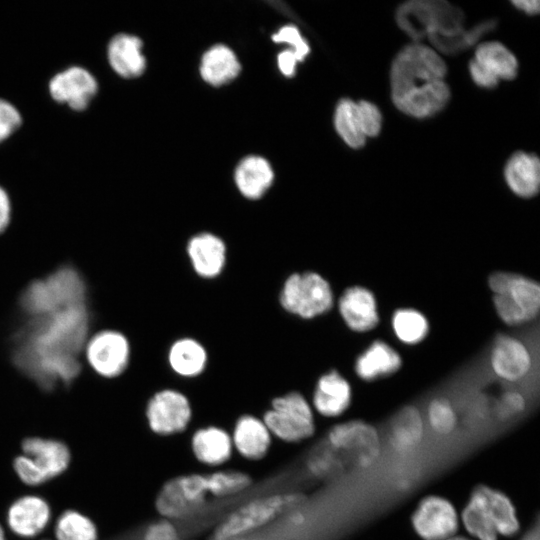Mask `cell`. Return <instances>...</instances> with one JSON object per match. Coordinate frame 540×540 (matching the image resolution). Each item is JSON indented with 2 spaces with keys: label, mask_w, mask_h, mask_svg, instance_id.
I'll return each mask as SVG.
<instances>
[{
  "label": "cell",
  "mask_w": 540,
  "mask_h": 540,
  "mask_svg": "<svg viewBox=\"0 0 540 540\" xmlns=\"http://www.w3.org/2000/svg\"><path fill=\"white\" fill-rule=\"evenodd\" d=\"M87 322L84 305L34 317L17 352L19 365L45 386L72 380L80 369L76 354Z\"/></svg>",
  "instance_id": "obj_1"
},
{
  "label": "cell",
  "mask_w": 540,
  "mask_h": 540,
  "mask_svg": "<svg viewBox=\"0 0 540 540\" xmlns=\"http://www.w3.org/2000/svg\"><path fill=\"white\" fill-rule=\"evenodd\" d=\"M303 500V495L296 492L253 498L227 514L212 531L210 540H238L294 510Z\"/></svg>",
  "instance_id": "obj_2"
},
{
  "label": "cell",
  "mask_w": 540,
  "mask_h": 540,
  "mask_svg": "<svg viewBox=\"0 0 540 540\" xmlns=\"http://www.w3.org/2000/svg\"><path fill=\"white\" fill-rule=\"evenodd\" d=\"M277 304L295 319L312 320L332 309L334 294L329 281L320 273L295 271L284 278L277 293Z\"/></svg>",
  "instance_id": "obj_3"
},
{
  "label": "cell",
  "mask_w": 540,
  "mask_h": 540,
  "mask_svg": "<svg viewBox=\"0 0 540 540\" xmlns=\"http://www.w3.org/2000/svg\"><path fill=\"white\" fill-rule=\"evenodd\" d=\"M493 303L500 319L516 326L533 320L540 308V286L526 276L495 272L489 276Z\"/></svg>",
  "instance_id": "obj_4"
},
{
  "label": "cell",
  "mask_w": 540,
  "mask_h": 540,
  "mask_svg": "<svg viewBox=\"0 0 540 540\" xmlns=\"http://www.w3.org/2000/svg\"><path fill=\"white\" fill-rule=\"evenodd\" d=\"M460 8L441 0H414L396 11L398 26L416 43L432 34L451 36L464 30Z\"/></svg>",
  "instance_id": "obj_5"
},
{
  "label": "cell",
  "mask_w": 540,
  "mask_h": 540,
  "mask_svg": "<svg viewBox=\"0 0 540 540\" xmlns=\"http://www.w3.org/2000/svg\"><path fill=\"white\" fill-rule=\"evenodd\" d=\"M85 286L79 274L62 268L32 283L22 296V306L33 317L84 305Z\"/></svg>",
  "instance_id": "obj_6"
},
{
  "label": "cell",
  "mask_w": 540,
  "mask_h": 540,
  "mask_svg": "<svg viewBox=\"0 0 540 540\" xmlns=\"http://www.w3.org/2000/svg\"><path fill=\"white\" fill-rule=\"evenodd\" d=\"M261 419L270 434L284 442H301L315 432L313 409L306 397L297 390L273 397Z\"/></svg>",
  "instance_id": "obj_7"
},
{
  "label": "cell",
  "mask_w": 540,
  "mask_h": 540,
  "mask_svg": "<svg viewBox=\"0 0 540 540\" xmlns=\"http://www.w3.org/2000/svg\"><path fill=\"white\" fill-rule=\"evenodd\" d=\"M446 73V64L436 50L416 42L407 45L391 65V98L430 82L444 80Z\"/></svg>",
  "instance_id": "obj_8"
},
{
  "label": "cell",
  "mask_w": 540,
  "mask_h": 540,
  "mask_svg": "<svg viewBox=\"0 0 540 540\" xmlns=\"http://www.w3.org/2000/svg\"><path fill=\"white\" fill-rule=\"evenodd\" d=\"M208 495L206 475H179L164 483L156 496L155 508L163 519L184 520L204 508Z\"/></svg>",
  "instance_id": "obj_9"
},
{
  "label": "cell",
  "mask_w": 540,
  "mask_h": 540,
  "mask_svg": "<svg viewBox=\"0 0 540 540\" xmlns=\"http://www.w3.org/2000/svg\"><path fill=\"white\" fill-rule=\"evenodd\" d=\"M193 409L188 396L177 388L163 387L147 401L145 417L150 430L160 436H170L186 430Z\"/></svg>",
  "instance_id": "obj_10"
},
{
  "label": "cell",
  "mask_w": 540,
  "mask_h": 540,
  "mask_svg": "<svg viewBox=\"0 0 540 540\" xmlns=\"http://www.w3.org/2000/svg\"><path fill=\"white\" fill-rule=\"evenodd\" d=\"M327 441L335 451H341L358 468L371 466L380 454V440L376 429L361 420H352L333 426Z\"/></svg>",
  "instance_id": "obj_11"
},
{
  "label": "cell",
  "mask_w": 540,
  "mask_h": 540,
  "mask_svg": "<svg viewBox=\"0 0 540 540\" xmlns=\"http://www.w3.org/2000/svg\"><path fill=\"white\" fill-rule=\"evenodd\" d=\"M184 254L190 270L198 279L213 281L226 269L228 244L215 233L201 231L187 239Z\"/></svg>",
  "instance_id": "obj_12"
},
{
  "label": "cell",
  "mask_w": 540,
  "mask_h": 540,
  "mask_svg": "<svg viewBox=\"0 0 540 540\" xmlns=\"http://www.w3.org/2000/svg\"><path fill=\"white\" fill-rule=\"evenodd\" d=\"M85 351L90 366L106 378L121 375L127 369L131 357L129 340L116 330H104L95 334L87 343Z\"/></svg>",
  "instance_id": "obj_13"
},
{
  "label": "cell",
  "mask_w": 540,
  "mask_h": 540,
  "mask_svg": "<svg viewBox=\"0 0 540 540\" xmlns=\"http://www.w3.org/2000/svg\"><path fill=\"white\" fill-rule=\"evenodd\" d=\"M472 80L482 88H494L500 80H512L518 71L514 54L499 42L480 44L469 64Z\"/></svg>",
  "instance_id": "obj_14"
},
{
  "label": "cell",
  "mask_w": 540,
  "mask_h": 540,
  "mask_svg": "<svg viewBox=\"0 0 540 540\" xmlns=\"http://www.w3.org/2000/svg\"><path fill=\"white\" fill-rule=\"evenodd\" d=\"M99 90L96 77L82 66H70L56 73L48 83L51 98L73 111H84Z\"/></svg>",
  "instance_id": "obj_15"
},
{
  "label": "cell",
  "mask_w": 540,
  "mask_h": 540,
  "mask_svg": "<svg viewBox=\"0 0 540 540\" xmlns=\"http://www.w3.org/2000/svg\"><path fill=\"white\" fill-rule=\"evenodd\" d=\"M412 524L424 540H447L457 532L458 515L447 499L427 496L413 513Z\"/></svg>",
  "instance_id": "obj_16"
},
{
  "label": "cell",
  "mask_w": 540,
  "mask_h": 540,
  "mask_svg": "<svg viewBox=\"0 0 540 540\" xmlns=\"http://www.w3.org/2000/svg\"><path fill=\"white\" fill-rule=\"evenodd\" d=\"M6 525L11 533L22 539H33L42 534L51 523L49 502L37 494L16 498L7 508Z\"/></svg>",
  "instance_id": "obj_17"
},
{
  "label": "cell",
  "mask_w": 540,
  "mask_h": 540,
  "mask_svg": "<svg viewBox=\"0 0 540 540\" xmlns=\"http://www.w3.org/2000/svg\"><path fill=\"white\" fill-rule=\"evenodd\" d=\"M490 365L495 376L509 383L522 381L532 369V355L526 344L510 335L495 338Z\"/></svg>",
  "instance_id": "obj_18"
},
{
  "label": "cell",
  "mask_w": 540,
  "mask_h": 540,
  "mask_svg": "<svg viewBox=\"0 0 540 540\" xmlns=\"http://www.w3.org/2000/svg\"><path fill=\"white\" fill-rule=\"evenodd\" d=\"M165 362L173 376L181 381H192L205 373L209 363V353L199 339L182 335L169 344Z\"/></svg>",
  "instance_id": "obj_19"
},
{
  "label": "cell",
  "mask_w": 540,
  "mask_h": 540,
  "mask_svg": "<svg viewBox=\"0 0 540 540\" xmlns=\"http://www.w3.org/2000/svg\"><path fill=\"white\" fill-rule=\"evenodd\" d=\"M338 309L347 327L355 332L370 331L379 323L376 298L365 287L347 288L339 298Z\"/></svg>",
  "instance_id": "obj_20"
},
{
  "label": "cell",
  "mask_w": 540,
  "mask_h": 540,
  "mask_svg": "<svg viewBox=\"0 0 540 540\" xmlns=\"http://www.w3.org/2000/svg\"><path fill=\"white\" fill-rule=\"evenodd\" d=\"M449 99V86L439 80L411 89L392 101L401 112L414 118H426L440 112Z\"/></svg>",
  "instance_id": "obj_21"
},
{
  "label": "cell",
  "mask_w": 540,
  "mask_h": 540,
  "mask_svg": "<svg viewBox=\"0 0 540 540\" xmlns=\"http://www.w3.org/2000/svg\"><path fill=\"white\" fill-rule=\"evenodd\" d=\"M22 454L31 457L49 480L59 477L70 466L71 451L58 439L31 436L21 442Z\"/></svg>",
  "instance_id": "obj_22"
},
{
  "label": "cell",
  "mask_w": 540,
  "mask_h": 540,
  "mask_svg": "<svg viewBox=\"0 0 540 540\" xmlns=\"http://www.w3.org/2000/svg\"><path fill=\"white\" fill-rule=\"evenodd\" d=\"M351 395L349 382L337 370L331 369L317 379L312 404L320 415L337 417L348 409Z\"/></svg>",
  "instance_id": "obj_23"
},
{
  "label": "cell",
  "mask_w": 540,
  "mask_h": 540,
  "mask_svg": "<svg viewBox=\"0 0 540 540\" xmlns=\"http://www.w3.org/2000/svg\"><path fill=\"white\" fill-rule=\"evenodd\" d=\"M271 437L261 418L243 414L234 424L231 440L233 448L241 456L248 460H260L268 453Z\"/></svg>",
  "instance_id": "obj_24"
},
{
  "label": "cell",
  "mask_w": 540,
  "mask_h": 540,
  "mask_svg": "<svg viewBox=\"0 0 540 540\" xmlns=\"http://www.w3.org/2000/svg\"><path fill=\"white\" fill-rule=\"evenodd\" d=\"M142 40L131 34L114 35L107 45V59L115 73L123 78L140 76L146 67Z\"/></svg>",
  "instance_id": "obj_25"
},
{
  "label": "cell",
  "mask_w": 540,
  "mask_h": 540,
  "mask_svg": "<svg viewBox=\"0 0 540 540\" xmlns=\"http://www.w3.org/2000/svg\"><path fill=\"white\" fill-rule=\"evenodd\" d=\"M191 448L195 458L208 466L226 463L233 451L231 435L218 426L202 427L194 432Z\"/></svg>",
  "instance_id": "obj_26"
},
{
  "label": "cell",
  "mask_w": 540,
  "mask_h": 540,
  "mask_svg": "<svg viewBox=\"0 0 540 540\" xmlns=\"http://www.w3.org/2000/svg\"><path fill=\"white\" fill-rule=\"evenodd\" d=\"M399 353L382 340L372 342L356 359L355 373L365 381L394 374L400 369Z\"/></svg>",
  "instance_id": "obj_27"
},
{
  "label": "cell",
  "mask_w": 540,
  "mask_h": 540,
  "mask_svg": "<svg viewBox=\"0 0 540 540\" xmlns=\"http://www.w3.org/2000/svg\"><path fill=\"white\" fill-rule=\"evenodd\" d=\"M504 177L513 193L522 198H531L539 191L540 162L536 155L516 152L508 160Z\"/></svg>",
  "instance_id": "obj_28"
},
{
  "label": "cell",
  "mask_w": 540,
  "mask_h": 540,
  "mask_svg": "<svg viewBox=\"0 0 540 540\" xmlns=\"http://www.w3.org/2000/svg\"><path fill=\"white\" fill-rule=\"evenodd\" d=\"M273 171L262 157L248 156L236 168L235 181L239 191L248 199L260 198L271 185Z\"/></svg>",
  "instance_id": "obj_29"
},
{
  "label": "cell",
  "mask_w": 540,
  "mask_h": 540,
  "mask_svg": "<svg viewBox=\"0 0 540 540\" xmlns=\"http://www.w3.org/2000/svg\"><path fill=\"white\" fill-rule=\"evenodd\" d=\"M424 424L419 410L414 406L402 408L389 425V439L399 451H409L422 440Z\"/></svg>",
  "instance_id": "obj_30"
},
{
  "label": "cell",
  "mask_w": 540,
  "mask_h": 540,
  "mask_svg": "<svg viewBox=\"0 0 540 540\" xmlns=\"http://www.w3.org/2000/svg\"><path fill=\"white\" fill-rule=\"evenodd\" d=\"M240 68L235 53L229 47L219 44L204 53L200 73L208 83L221 85L235 78Z\"/></svg>",
  "instance_id": "obj_31"
},
{
  "label": "cell",
  "mask_w": 540,
  "mask_h": 540,
  "mask_svg": "<svg viewBox=\"0 0 540 540\" xmlns=\"http://www.w3.org/2000/svg\"><path fill=\"white\" fill-rule=\"evenodd\" d=\"M462 522L465 529L478 540H497L492 515L485 501L483 488L477 486L463 509Z\"/></svg>",
  "instance_id": "obj_32"
},
{
  "label": "cell",
  "mask_w": 540,
  "mask_h": 540,
  "mask_svg": "<svg viewBox=\"0 0 540 540\" xmlns=\"http://www.w3.org/2000/svg\"><path fill=\"white\" fill-rule=\"evenodd\" d=\"M55 540H98L99 532L95 522L84 513L67 509L55 520L53 526Z\"/></svg>",
  "instance_id": "obj_33"
},
{
  "label": "cell",
  "mask_w": 540,
  "mask_h": 540,
  "mask_svg": "<svg viewBox=\"0 0 540 540\" xmlns=\"http://www.w3.org/2000/svg\"><path fill=\"white\" fill-rule=\"evenodd\" d=\"M482 487L497 533L505 537L517 534L520 524L509 497L488 486L482 485Z\"/></svg>",
  "instance_id": "obj_34"
},
{
  "label": "cell",
  "mask_w": 540,
  "mask_h": 540,
  "mask_svg": "<svg viewBox=\"0 0 540 540\" xmlns=\"http://www.w3.org/2000/svg\"><path fill=\"white\" fill-rule=\"evenodd\" d=\"M391 323L396 337L409 345L418 344L429 332L427 318L412 308L397 309L392 315Z\"/></svg>",
  "instance_id": "obj_35"
},
{
  "label": "cell",
  "mask_w": 540,
  "mask_h": 540,
  "mask_svg": "<svg viewBox=\"0 0 540 540\" xmlns=\"http://www.w3.org/2000/svg\"><path fill=\"white\" fill-rule=\"evenodd\" d=\"M334 124L348 146L358 149L365 145L366 137L361 129L356 102L347 98L340 100L335 110Z\"/></svg>",
  "instance_id": "obj_36"
},
{
  "label": "cell",
  "mask_w": 540,
  "mask_h": 540,
  "mask_svg": "<svg viewBox=\"0 0 540 540\" xmlns=\"http://www.w3.org/2000/svg\"><path fill=\"white\" fill-rule=\"evenodd\" d=\"M208 493L216 498H230L247 491L252 485L250 475L239 470H218L206 475Z\"/></svg>",
  "instance_id": "obj_37"
},
{
  "label": "cell",
  "mask_w": 540,
  "mask_h": 540,
  "mask_svg": "<svg viewBox=\"0 0 540 540\" xmlns=\"http://www.w3.org/2000/svg\"><path fill=\"white\" fill-rule=\"evenodd\" d=\"M495 25V21L489 20L474 26L468 31L463 30L455 35L442 36L432 34L428 38L437 50L452 55L475 44L486 32L491 31Z\"/></svg>",
  "instance_id": "obj_38"
},
{
  "label": "cell",
  "mask_w": 540,
  "mask_h": 540,
  "mask_svg": "<svg viewBox=\"0 0 540 540\" xmlns=\"http://www.w3.org/2000/svg\"><path fill=\"white\" fill-rule=\"evenodd\" d=\"M428 421L431 428L441 435L450 434L456 427L457 415L450 401L437 397L428 405Z\"/></svg>",
  "instance_id": "obj_39"
},
{
  "label": "cell",
  "mask_w": 540,
  "mask_h": 540,
  "mask_svg": "<svg viewBox=\"0 0 540 540\" xmlns=\"http://www.w3.org/2000/svg\"><path fill=\"white\" fill-rule=\"evenodd\" d=\"M12 467L17 478L26 486L37 487L50 481L34 460L25 454L17 455Z\"/></svg>",
  "instance_id": "obj_40"
},
{
  "label": "cell",
  "mask_w": 540,
  "mask_h": 540,
  "mask_svg": "<svg viewBox=\"0 0 540 540\" xmlns=\"http://www.w3.org/2000/svg\"><path fill=\"white\" fill-rule=\"evenodd\" d=\"M357 103V112L364 136H377L382 127V115L378 107L369 101H359Z\"/></svg>",
  "instance_id": "obj_41"
},
{
  "label": "cell",
  "mask_w": 540,
  "mask_h": 540,
  "mask_svg": "<svg viewBox=\"0 0 540 540\" xmlns=\"http://www.w3.org/2000/svg\"><path fill=\"white\" fill-rule=\"evenodd\" d=\"M23 118L17 107L0 98V143L12 136L22 125Z\"/></svg>",
  "instance_id": "obj_42"
},
{
  "label": "cell",
  "mask_w": 540,
  "mask_h": 540,
  "mask_svg": "<svg viewBox=\"0 0 540 540\" xmlns=\"http://www.w3.org/2000/svg\"><path fill=\"white\" fill-rule=\"evenodd\" d=\"M309 464L315 475L327 476L340 469L341 461L336 457V451L329 446L315 453L309 460Z\"/></svg>",
  "instance_id": "obj_43"
},
{
  "label": "cell",
  "mask_w": 540,
  "mask_h": 540,
  "mask_svg": "<svg viewBox=\"0 0 540 540\" xmlns=\"http://www.w3.org/2000/svg\"><path fill=\"white\" fill-rule=\"evenodd\" d=\"M275 42H286L292 45L294 52L296 53L299 61H302L309 53V45L306 40L301 36L299 30L293 25H286L282 27L277 33L272 36Z\"/></svg>",
  "instance_id": "obj_44"
},
{
  "label": "cell",
  "mask_w": 540,
  "mask_h": 540,
  "mask_svg": "<svg viewBox=\"0 0 540 540\" xmlns=\"http://www.w3.org/2000/svg\"><path fill=\"white\" fill-rule=\"evenodd\" d=\"M142 540H181L180 533L173 523L167 519H161L150 524L144 534Z\"/></svg>",
  "instance_id": "obj_45"
},
{
  "label": "cell",
  "mask_w": 540,
  "mask_h": 540,
  "mask_svg": "<svg viewBox=\"0 0 540 540\" xmlns=\"http://www.w3.org/2000/svg\"><path fill=\"white\" fill-rule=\"evenodd\" d=\"M525 408V399L519 392L509 391L501 396L498 413L503 417L518 414Z\"/></svg>",
  "instance_id": "obj_46"
},
{
  "label": "cell",
  "mask_w": 540,
  "mask_h": 540,
  "mask_svg": "<svg viewBox=\"0 0 540 540\" xmlns=\"http://www.w3.org/2000/svg\"><path fill=\"white\" fill-rule=\"evenodd\" d=\"M298 61L299 59L293 49H286L278 55V66L286 76H292L294 74Z\"/></svg>",
  "instance_id": "obj_47"
},
{
  "label": "cell",
  "mask_w": 540,
  "mask_h": 540,
  "mask_svg": "<svg viewBox=\"0 0 540 540\" xmlns=\"http://www.w3.org/2000/svg\"><path fill=\"white\" fill-rule=\"evenodd\" d=\"M11 200L7 191L0 185V233L8 227L11 219Z\"/></svg>",
  "instance_id": "obj_48"
},
{
  "label": "cell",
  "mask_w": 540,
  "mask_h": 540,
  "mask_svg": "<svg viewBox=\"0 0 540 540\" xmlns=\"http://www.w3.org/2000/svg\"><path fill=\"white\" fill-rule=\"evenodd\" d=\"M512 3L517 9L529 15L537 14L540 10V3L536 0H517Z\"/></svg>",
  "instance_id": "obj_49"
},
{
  "label": "cell",
  "mask_w": 540,
  "mask_h": 540,
  "mask_svg": "<svg viewBox=\"0 0 540 540\" xmlns=\"http://www.w3.org/2000/svg\"><path fill=\"white\" fill-rule=\"evenodd\" d=\"M539 529V522L537 520L535 524L526 531L520 540H540Z\"/></svg>",
  "instance_id": "obj_50"
},
{
  "label": "cell",
  "mask_w": 540,
  "mask_h": 540,
  "mask_svg": "<svg viewBox=\"0 0 540 540\" xmlns=\"http://www.w3.org/2000/svg\"><path fill=\"white\" fill-rule=\"evenodd\" d=\"M0 540H7L5 529L1 523H0Z\"/></svg>",
  "instance_id": "obj_51"
},
{
  "label": "cell",
  "mask_w": 540,
  "mask_h": 540,
  "mask_svg": "<svg viewBox=\"0 0 540 540\" xmlns=\"http://www.w3.org/2000/svg\"><path fill=\"white\" fill-rule=\"evenodd\" d=\"M447 540H470V539L462 537V536H453Z\"/></svg>",
  "instance_id": "obj_52"
},
{
  "label": "cell",
  "mask_w": 540,
  "mask_h": 540,
  "mask_svg": "<svg viewBox=\"0 0 540 540\" xmlns=\"http://www.w3.org/2000/svg\"><path fill=\"white\" fill-rule=\"evenodd\" d=\"M45 540H48V539H45Z\"/></svg>",
  "instance_id": "obj_53"
}]
</instances>
